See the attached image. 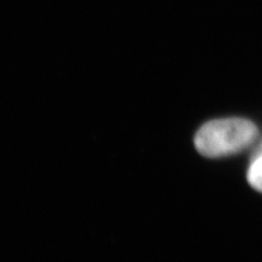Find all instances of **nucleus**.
Returning <instances> with one entry per match:
<instances>
[{
    "label": "nucleus",
    "mask_w": 262,
    "mask_h": 262,
    "mask_svg": "<svg viewBox=\"0 0 262 262\" xmlns=\"http://www.w3.org/2000/svg\"><path fill=\"white\" fill-rule=\"evenodd\" d=\"M257 136V127L247 119H217L200 128L194 138V145L204 157L220 158L243 151L255 141Z\"/></svg>",
    "instance_id": "f257e3e1"
},
{
    "label": "nucleus",
    "mask_w": 262,
    "mask_h": 262,
    "mask_svg": "<svg viewBox=\"0 0 262 262\" xmlns=\"http://www.w3.org/2000/svg\"><path fill=\"white\" fill-rule=\"evenodd\" d=\"M248 182L256 190L262 192V155L251 164L248 170Z\"/></svg>",
    "instance_id": "f03ea898"
}]
</instances>
